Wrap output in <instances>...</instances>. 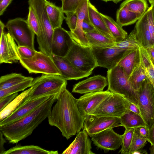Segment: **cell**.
<instances>
[{
    "mask_svg": "<svg viewBox=\"0 0 154 154\" xmlns=\"http://www.w3.org/2000/svg\"><path fill=\"white\" fill-rule=\"evenodd\" d=\"M75 98L64 88L56 100L48 117L49 124L55 126L67 140L83 128L86 118L79 111Z\"/></svg>",
    "mask_w": 154,
    "mask_h": 154,
    "instance_id": "6da1fadb",
    "label": "cell"
},
{
    "mask_svg": "<svg viewBox=\"0 0 154 154\" xmlns=\"http://www.w3.org/2000/svg\"><path fill=\"white\" fill-rule=\"evenodd\" d=\"M51 96L32 112L11 124L0 126V131L9 143H17L30 135L33 131L46 118L56 101Z\"/></svg>",
    "mask_w": 154,
    "mask_h": 154,
    "instance_id": "7a4b0ae2",
    "label": "cell"
},
{
    "mask_svg": "<svg viewBox=\"0 0 154 154\" xmlns=\"http://www.w3.org/2000/svg\"><path fill=\"white\" fill-rule=\"evenodd\" d=\"M67 85V80L61 75L42 74L34 79L31 91L24 101L45 95H54L57 99Z\"/></svg>",
    "mask_w": 154,
    "mask_h": 154,
    "instance_id": "3957f363",
    "label": "cell"
},
{
    "mask_svg": "<svg viewBox=\"0 0 154 154\" xmlns=\"http://www.w3.org/2000/svg\"><path fill=\"white\" fill-rule=\"evenodd\" d=\"M108 90L121 95L138 107V91H135L128 80V77L119 65L107 71Z\"/></svg>",
    "mask_w": 154,
    "mask_h": 154,
    "instance_id": "277c9868",
    "label": "cell"
},
{
    "mask_svg": "<svg viewBox=\"0 0 154 154\" xmlns=\"http://www.w3.org/2000/svg\"><path fill=\"white\" fill-rule=\"evenodd\" d=\"M65 57L77 69L84 73L92 72L98 66L91 47L80 45L74 40Z\"/></svg>",
    "mask_w": 154,
    "mask_h": 154,
    "instance_id": "5b68a950",
    "label": "cell"
},
{
    "mask_svg": "<svg viewBox=\"0 0 154 154\" xmlns=\"http://www.w3.org/2000/svg\"><path fill=\"white\" fill-rule=\"evenodd\" d=\"M130 102L122 96L111 92L90 115L120 118L130 111Z\"/></svg>",
    "mask_w": 154,
    "mask_h": 154,
    "instance_id": "8992f818",
    "label": "cell"
},
{
    "mask_svg": "<svg viewBox=\"0 0 154 154\" xmlns=\"http://www.w3.org/2000/svg\"><path fill=\"white\" fill-rule=\"evenodd\" d=\"M138 95L141 116L149 130L154 125V87L147 79L138 90Z\"/></svg>",
    "mask_w": 154,
    "mask_h": 154,
    "instance_id": "52a82bcc",
    "label": "cell"
},
{
    "mask_svg": "<svg viewBox=\"0 0 154 154\" xmlns=\"http://www.w3.org/2000/svg\"><path fill=\"white\" fill-rule=\"evenodd\" d=\"M19 61L29 73L61 75L51 57L41 51H36L35 54L32 57L20 58Z\"/></svg>",
    "mask_w": 154,
    "mask_h": 154,
    "instance_id": "ba28073f",
    "label": "cell"
},
{
    "mask_svg": "<svg viewBox=\"0 0 154 154\" xmlns=\"http://www.w3.org/2000/svg\"><path fill=\"white\" fill-rule=\"evenodd\" d=\"M5 27L18 46H25L35 49L34 39L35 34L26 20L17 18L8 20Z\"/></svg>",
    "mask_w": 154,
    "mask_h": 154,
    "instance_id": "9c48e42d",
    "label": "cell"
},
{
    "mask_svg": "<svg viewBox=\"0 0 154 154\" xmlns=\"http://www.w3.org/2000/svg\"><path fill=\"white\" fill-rule=\"evenodd\" d=\"M98 66L110 69L117 65L126 50L114 46H91Z\"/></svg>",
    "mask_w": 154,
    "mask_h": 154,
    "instance_id": "30bf717a",
    "label": "cell"
},
{
    "mask_svg": "<svg viewBox=\"0 0 154 154\" xmlns=\"http://www.w3.org/2000/svg\"><path fill=\"white\" fill-rule=\"evenodd\" d=\"M90 137L94 145L105 153L115 151L122 145V135L116 133L112 128L106 129Z\"/></svg>",
    "mask_w": 154,
    "mask_h": 154,
    "instance_id": "8fae6325",
    "label": "cell"
},
{
    "mask_svg": "<svg viewBox=\"0 0 154 154\" xmlns=\"http://www.w3.org/2000/svg\"><path fill=\"white\" fill-rule=\"evenodd\" d=\"M121 126L122 125L120 118L90 115L86 118L83 129L90 136L106 129Z\"/></svg>",
    "mask_w": 154,
    "mask_h": 154,
    "instance_id": "7c38bea8",
    "label": "cell"
},
{
    "mask_svg": "<svg viewBox=\"0 0 154 154\" xmlns=\"http://www.w3.org/2000/svg\"><path fill=\"white\" fill-rule=\"evenodd\" d=\"M51 95H45L23 101L11 115L0 122V126L11 124L28 115L48 99Z\"/></svg>",
    "mask_w": 154,
    "mask_h": 154,
    "instance_id": "4fadbf2b",
    "label": "cell"
},
{
    "mask_svg": "<svg viewBox=\"0 0 154 154\" xmlns=\"http://www.w3.org/2000/svg\"><path fill=\"white\" fill-rule=\"evenodd\" d=\"M73 42L69 31L61 27L54 29L51 44L52 54L65 57Z\"/></svg>",
    "mask_w": 154,
    "mask_h": 154,
    "instance_id": "5bb4252c",
    "label": "cell"
},
{
    "mask_svg": "<svg viewBox=\"0 0 154 154\" xmlns=\"http://www.w3.org/2000/svg\"><path fill=\"white\" fill-rule=\"evenodd\" d=\"M111 93L107 90L85 94L78 99L77 105L82 115L85 118Z\"/></svg>",
    "mask_w": 154,
    "mask_h": 154,
    "instance_id": "9a60e30c",
    "label": "cell"
},
{
    "mask_svg": "<svg viewBox=\"0 0 154 154\" xmlns=\"http://www.w3.org/2000/svg\"><path fill=\"white\" fill-rule=\"evenodd\" d=\"M17 46L9 32H4L0 36V63L12 64L20 60Z\"/></svg>",
    "mask_w": 154,
    "mask_h": 154,
    "instance_id": "2e32d148",
    "label": "cell"
},
{
    "mask_svg": "<svg viewBox=\"0 0 154 154\" xmlns=\"http://www.w3.org/2000/svg\"><path fill=\"white\" fill-rule=\"evenodd\" d=\"M61 75L66 80H77L87 77L92 72L84 73L77 69L65 57L54 55L51 56Z\"/></svg>",
    "mask_w": 154,
    "mask_h": 154,
    "instance_id": "e0dca14e",
    "label": "cell"
},
{
    "mask_svg": "<svg viewBox=\"0 0 154 154\" xmlns=\"http://www.w3.org/2000/svg\"><path fill=\"white\" fill-rule=\"evenodd\" d=\"M108 85L106 78L97 75L89 77L75 84L72 90V93L80 94L101 91Z\"/></svg>",
    "mask_w": 154,
    "mask_h": 154,
    "instance_id": "ac0fdd59",
    "label": "cell"
},
{
    "mask_svg": "<svg viewBox=\"0 0 154 154\" xmlns=\"http://www.w3.org/2000/svg\"><path fill=\"white\" fill-rule=\"evenodd\" d=\"M83 129L77 134L74 141L62 153L63 154H94L91 149V142Z\"/></svg>",
    "mask_w": 154,
    "mask_h": 154,
    "instance_id": "d6986e66",
    "label": "cell"
},
{
    "mask_svg": "<svg viewBox=\"0 0 154 154\" xmlns=\"http://www.w3.org/2000/svg\"><path fill=\"white\" fill-rule=\"evenodd\" d=\"M88 0L83 2L76 11L78 19L76 26L73 31L69 32L73 40L77 44L83 46H90L83 31L82 21L86 17H88Z\"/></svg>",
    "mask_w": 154,
    "mask_h": 154,
    "instance_id": "ffe728a7",
    "label": "cell"
},
{
    "mask_svg": "<svg viewBox=\"0 0 154 154\" xmlns=\"http://www.w3.org/2000/svg\"><path fill=\"white\" fill-rule=\"evenodd\" d=\"M139 48L126 50L117 65L121 67L128 77L140 63Z\"/></svg>",
    "mask_w": 154,
    "mask_h": 154,
    "instance_id": "44dd1931",
    "label": "cell"
},
{
    "mask_svg": "<svg viewBox=\"0 0 154 154\" xmlns=\"http://www.w3.org/2000/svg\"><path fill=\"white\" fill-rule=\"evenodd\" d=\"M88 10L89 20L96 29L100 33L115 41L100 13L91 3L89 0L88 3Z\"/></svg>",
    "mask_w": 154,
    "mask_h": 154,
    "instance_id": "7402d4cb",
    "label": "cell"
},
{
    "mask_svg": "<svg viewBox=\"0 0 154 154\" xmlns=\"http://www.w3.org/2000/svg\"><path fill=\"white\" fill-rule=\"evenodd\" d=\"M134 29L136 37L142 46L147 48L153 45L146 12L137 22Z\"/></svg>",
    "mask_w": 154,
    "mask_h": 154,
    "instance_id": "603a6c76",
    "label": "cell"
},
{
    "mask_svg": "<svg viewBox=\"0 0 154 154\" xmlns=\"http://www.w3.org/2000/svg\"><path fill=\"white\" fill-rule=\"evenodd\" d=\"M45 6L48 16L53 29L61 27L63 20L66 19L62 7L47 0Z\"/></svg>",
    "mask_w": 154,
    "mask_h": 154,
    "instance_id": "cb8c5ba5",
    "label": "cell"
},
{
    "mask_svg": "<svg viewBox=\"0 0 154 154\" xmlns=\"http://www.w3.org/2000/svg\"><path fill=\"white\" fill-rule=\"evenodd\" d=\"M58 151L48 150L39 146L31 145L22 146L16 145L2 154H57Z\"/></svg>",
    "mask_w": 154,
    "mask_h": 154,
    "instance_id": "d4e9b609",
    "label": "cell"
},
{
    "mask_svg": "<svg viewBox=\"0 0 154 154\" xmlns=\"http://www.w3.org/2000/svg\"><path fill=\"white\" fill-rule=\"evenodd\" d=\"M108 29L116 43L125 40L128 36L127 32L112 17L100 13Z\"/></svg>",
    "mask_w": 154,
    "mask_h": 154,
    "instance_id": "484cf974",
    "label": "cell"
},
{
    "mask_svg": "<svg viewBox=\"0 0 154 154\" xmlns=\"http://www.w3.org/2000/svg\"><path fill=\"white\" fill-rule=\"evenodd\" d=\"M90 46L108 47L115 46L116 42L97 31L85 32Z\"/></svg>",
    "mask_w": 154,
    "mask_h": 154,
    "instance_id": "4316f807",
    "label": "cell"
},
{
    "mask_svg": "<svg viewBox=\"0 0 154 154\" xmlns=\"http://www.w3.org/2000/svg\"><path fill=\"white\" fill-rule=\"evenodd\" d=\"M139 19L135 14L124 5H120L116 12V22L122 27L133 24Z\"/></svg>",
    "mask_w": 154,
    "mask_h": 154,
    "instance_id": "83f0119b",
    "label": "cell"
},
{
    "mask_svg": "<svg viewBox=\"0 0 154 154\" xmlns=\"http://www.w3.org/2000/svg\"><path fill=\"white\" fill-rule=\"evenodd\" d=\"M31 90L30 87L18 95L2 110L0 111V122L12 113L23 103Z\"/></svg>",
    "mask_w": 154,
    "mask_h": 154,
    "instance_id": "f1b7e54d",
    "label": "cell"
},
{
    "mask_svg": "<svg viewBox=\"0 0 154 154\" xmlns=\"http://www.w3.org/2000/svg\"><path fill=\"white\" fill-rule=\"evenodd\" d=\"M120 119L122 126L125 128H135L141 126L147 127L142 116L131 111L124 114Z\"/></svg>",
    "mask_w": 154,
    "mask_h": 154,
    "instance_id": "f546056e",
    "label": "cell"
},
{
    "mask_svg": "<svg viewBox=\"0 0 154 154\" xmlns=\"http://www.w3.org/2000/svg\"><path fill=\"white\" fill-rule=\"evenodd\" d=\"M121 5H124L140 18L148 8L146 0H125Z\"/></svg>",
    "mask_w": 154,
    "mask_h": 154,
    "instance_id": "4dcf8cb0",
    "label": "cell"
},
{
    "mask_svg": "<svg viewBox=\"0 0 154 154\" xmlns=\"http://www.w3.org/2000/svg\"><path fill=\"white\" fill-rule=\"evenodd\" d=\"M146 79L145 69L140 63L133 71L128 79L133 89L138 91L143 81Z\"/></svg>",
    "mask_w": 154,
    "mask_h": 154,
    "instance_id": "1f68e13d",
    "label": "cell"
},
{
    "mask_svg": "<svg viewBox=\"0 0 154 154\" xmlns=\"http://www.w3.org/2000/svg\"><path fill=\"white\" fill-rule=\"evenodd\" d=\"M29 77L21 73H12L2 76L0 78V90L4 89L25 81Z\"/></svg>",
    "mask_w": 154,
    "mask_h": 154,
    "instance_id": "d6a6232c",
    "label": "cell"
},
{
    "mask_svg": "<svg viewBox=\"0 0 154 154\" xmlns=\"http://www.w3.org/2000/svg\"><path fill=\"white\" fill-rule=\"evenodd\" d=\"M142 46L137 40L134 29L124 40L116 43L114 47L125 50H131L137 48Z\"/></svg>",
    "mask_w": 154,
    "mask_h": 154,
    "instance_id": "836d02e7",
    "label": "cell"
},
{
    "mask_svg": "<svg viewBox=\"0 0 154 154\" xmlns=\"http://www.w3.org/2000/svg\"><path fill=\"white\" fill-rule=\"evenodd\" d=\"M34 78L29 77L27 80L9 88L0 90V99L5 97L21 91L31 87Z\"/></svg>",
    "mask_w": 154,
    "mask_h": 154,
    "instance_id": "e575fe53",
    "label": "cell"
},
{
    "mask_svg": "<svg viewBox=\"0 0 154 154\" xmlns=\"http://www.w3.org/2000/svg\"><path fill=\"white\" fill-rule=\"evenodd\" d=\"M125 129V132L122 134V148L119 152L122 154H128L135 130L134 128Z\"/></svg>",
    "mask_w": 154,
    "mask_h": 154,
    "instance_id": "d590c367",
    "label": "cell"
},
{
    "mask_svg": "<svg viewBox=\"0 0 154 154\" xmlns=\"http://www.w3.org/2000/svg\"><path fill=\"white\" fill-rule=\"evenodd\" d=\"M86 0H61L62 8L65 14L76 11L81 5Z\"/></svg>",
    "mask_w": 154,
    "mask_h": 154,
    "instance_id": "8d00e7d4",
    "label": "cell"
},
{
    "mask_svg": "<svg viewBox=\"0 0 154 154\" xmlns=\"http://www.w3.org/2000/svg\"><path fill=\"white\" fill-rule=\"evenodd\" d=\"M29 10L27 21L35 35L38 36L40 31V26L38 20L32 8L29 6Z\"/></svg>",
    "mask_w": 154,
    "mask_h": 154,
    "instance_id": "74e56055",
    "label": "cell"
},
{
    "mask_svg": "<svg viewBox=\"0 0 154 154\" xmlns=\"http://www.w3.org/2000/svg\"><path fill=\"white\" fill-rule=\"evenodd\" d=\"M140 63L145 69L151 64V59L150 53L146 47L141 46L139 48Z\"/></svg>",
    "mask_w": 154,
    "mask_h": 154,
    "instance_id": "f35d334b",
    "label": "cell"
},
{
    "mask_svg": "<svg viewBox=\"0 0 154 154\" xmlns=\"http://www.w3.org/2000/svg\"><path fill=\"white\" fill-rule=\"evenodd\" d=\"M146 140L138 137L134 133L128 154H133L135 151L143 149L147 143Z\"/></svg>",
    "mask_w": 154,
    "mask_h": 154,
    "instance_id": "ab89813d",
    "label": "cell"
},
{
    "mask_svg": "<svg viewBox=\"0 0 154 154\" xmlns=\"http://www.w3.org/2000/svg\"><path fill=\"white\" fill-rule=\"evenodd\" d=\"M66 16L65 20L70 31L73 32L75 29L77 22V11L68 12L65 14Z\"/></svg>",
    "mask_w": 154,
    "mask_h": 154,
    "instance_id": "60d3db41",
    "label": "cell"
},
{
    "mask_svg": "<svg viewBox=\"0 0 154 154\" xmlns=\"http://www.w3.org/2000/svg\"><path fill=\"white\" fill-rule=\"evenodd\" d=\"M18 51L20 59H28L34 56L36 51L28 47L19 46L18 47Z\"/></svg>",
    "mask_w": 154,
    "mask_h": 154,
    "instance_id": "b9f144b4",
    "label": "cell"
},
{
    "mask_svg": "<svg viewBox=\"0 0 154 154\" xmlns=\"http://www.w3.org/2000/svg\"><path fill=\"white\" fill-rule=\"evenodd\" d=\"M149 29L151 36L152 44H154V20L152 12V7L148 8L146 11Z\"/></svg>",
    "mask_w": 154,
    "mask_h": 154,
    "instance_id": "7bdbcfd3",
    "label": "cell"
},
{
    "mask_svg": "<svg viewBox=\"0 0 154 154\" xmlns=\"http://www.w3.org/2000/svg\"><path fill=\"white\" fill-rule=\"evenodd\" d=\"M134 133L138 137L146 139L147 141L149 130L147 127L141 126L135 128Z\"/></svg>",
    "mask_w": 154,
    "mask_h": 154,
    "instance_id": "ee69618b",
    "label": "cell"
},
{
    "mask_svg": "<svg viewBox=\"0 0 154 154\" xmlns=\"http://www.w3.org/2000/svg\"><path fill=\"white\" fill-rule=\"evenodd\" d=\"M18 95L16 93L0 99V111L2 110L11 101Z\"/></svg>",
    "mask_w": 154,
    "mask_h": 154,
    "instance_id": "f6af8a7d",
    "label": "cell"
},
{
    "mask_svg": "<svg viewBox=\"0 0 154 154\" xmlns=\"http://www.w3.org/2000/svg\"><path fill=\"white\" fill-rule=\"evenodd\" d=\"M82 27L84 33L97 31L91 24L90 20H87L85 18L82 21Z\"/></svg>",
    "mask_w": 154,
    "mask_h": 154,
    "instance_id": "bcb514c9",
    "label": "cell"
},
{
    "mask_svg": "<svg viewBox=\"0 0 154 154\" xmlns=\"http://www.w3.org/2000/svg\"><path fill=\"white\" fill-rule=\"evenodd\" d=\"M145 72L147 79L154 84V67L152 64L145 69Z\"/></svg>",
    "mask_w": 154,
    "mask_h": 154,
    "instance_id": "7dc6e473",
    "label": "cell"
},
{
    "mask_svg": "<svg viewBox=\"0 0 154 154\" xmlns=\"http://www.w3.org/2000/svg\"><path fill=\"white\" fill-rule=\"evenodd\" d=\"M13 0H2L0 2V15H2Z\"/></svg>",
    "mask_w": 154,
    "mask_h": 154,
    "instance_id": "c3c4849f",
    "label": "cell"
},
{
    "mask_svg": "<svg viewBox=\"0 0 154 154\" xmlns=\"http://www.w3.org/2000/svg\"><path fill=\"white\" fill-rule=\"evenodd\" d=\"M147 141L150 143L151 145H154V125L149 129Z\"/></svg>",
    "mask_w": 154,
    "mask_h": 154,
    "instance_id": "681fc988",
    "label": "cell"
},
{
    "mask_svg": "<svg viewBox=\"0 0 154 154\" xmlns=\"http://www.w3.org/2000/svg\"><path fill=\"white\" fill-rule=\"evenodd\" d=\"M3 135L0 131V154H2L5 151L4 148V144L7 142L6 139L3 137Z\"/></svg>",
    "mask_w": 154,
    "mask_h": 154,
    "instance_id": "f907efd6",
    "label": "cell"
},
{
    "mask_svg": "<svg viewBox=\"0 0 154 154\" xmlns=\"http://www.w3.org/2000/svg\"><path fill=\"white\" fill-rule=\"evenodd\" d=\"M128 109L130 111L141 116L139 108L134 104L130 102L128 106Z\"/></svg>",
    "mask_w": 154,
    "mask_h": 154,
    "instance_id": "816d5d0a",
    "label": "cell"
},
{
    "mask_svg": "<svg viewBox=\"0 0 154 154\" xmlns=\"http://www.w3.org/2000/svg\"><path fill=\"white\" fill-rule=\"evenodd\" d=\"M146 48L150 53L152 62H154V44Z\"/></svg>",
    "mask_w": 154,
    "mask_h": 154,
    "instance_id": "f5cc1de1",
    "label": "cell"
},
{
    "mask_svg": "<svg viewBox=\"0 0 154 154\" xmlns=\"http://www.w3.org/2000/svg\"><path fill=\"white\" fill-rule=\"evenodd\" d=\"M5 27V25L4 24L2 21L1 20H0V36L2 35V34L4 32V29Z\"/></svg>",
    "mask_w": 154,
    "mask_h": 154,
    "instance_id": "db71d44e",
    "label": "cell"
},
{
    "mask_svg": "<svg viewBox=\"0 0 154 154\" xmlns=\"http://www.w3.org/2000/svg\"><path fill=\"white\" fill-rule=\"evenodd\" d=\"M147 154V152L146 150H143V149H140L135 152L133 154Z\"/></svg>",
    "mask_w": 154,
    "mask_h": 154,
    "instance_id": "11a10c76",
    "label": "cell"
},
{
    "mask_svg": "<svg viewBox=\"0 0 154 154\" xmlns=\"http://www.w3.org/2000/svg\"><path fill=\"white\" fill-rule=\"evenodd\" d=\"M150 151V154H154V145H151L150 147L149 148Z\"/></svg>",
    "mask_w": 154,
    "mask_h": 154,
    "instance_id": "9f6ffc18",
    "label": "cell"
},
{
    "mask_svg": "<svg viewBox=\"0 0 154 154\" xmlns=\"http://www.w3.org/2000/svg\"><path fill=\"white\" fill-rule=\"evenodd\" d=\"M151 5L152 6V12L153 19L154 20V5Z\"/></svg>",
    "mask_w": 154,
    "mask_h": 154,
    "instance_id": "6f0895ef",
    "label": "cell"
},
{
    "mask_svg": "<svg viewBox=\"0 0 154 154\" xmlns=\"http://www.w3.org/2000/svg\"><path fill=\"white\" fill-rule=\"evenodd\" d=\"M122 0H111V1L113 2L116 4H117Z\"/></svg>",
    "mask_w": 154,
    "mask_h": 154,
    "instance_id": "680465c9",
    "label": "cell"
},
{
    "mask_svg": "<svg viewBox=\"0 0 154 154\" xmlns=\"http://www.w3.org/2000/svg\"><path fill=\"white\" fill-rule=\"evenodd\" d=\"M151 5H154V0H148Z\"/></svg>",
    "mask_w": 154,
    "mask_h": 154,
    "instance_id": "91938a15",
    "label": "cell"
},
{
    "mask_svg": "<svg viewBox=\"0 0 154 154\" xmlns=\"http://www.w3.org/2000/svg\"><path fill=\"white\" fill-rule=\"evenodd\" d=\"M101 0L103 1L106 2H107L109 1H111V0Z\"/></svg>",
    "mask_w": 154,
    "mask_h": 154,
    "instance_id": "94428289",
    "label": "cell"
},
{
    "mask_svg": "<svg viewBox=\"0 0 154 154\" xmlns=\"http://www.w3.org/2000/svg\"><path fill=\"white\" fill-rule=\"evenodd\" d=\"M151 63L152 65L154 67V62H151Z\"/></svg>",
    "mask_w": 154,
    "mask_h": 154,
    "instance_id": "6125c7cd",
    "label": "cell"
},
{
    "mask_svg": "<svg viewBox=\"0 0 154 154\" xmlns=\"http://www.w3.org/2000/svg\"><path fill=\"white\" fill-rule=\"evenodd\" d=\"M2 0H0V2H1V1H2Z\"/></svg>",
    "mask_w": 154,
    "mask_h": 154,
    "instance_id": "be15d7a7",
    "label": "cell"
}]
</instances>
